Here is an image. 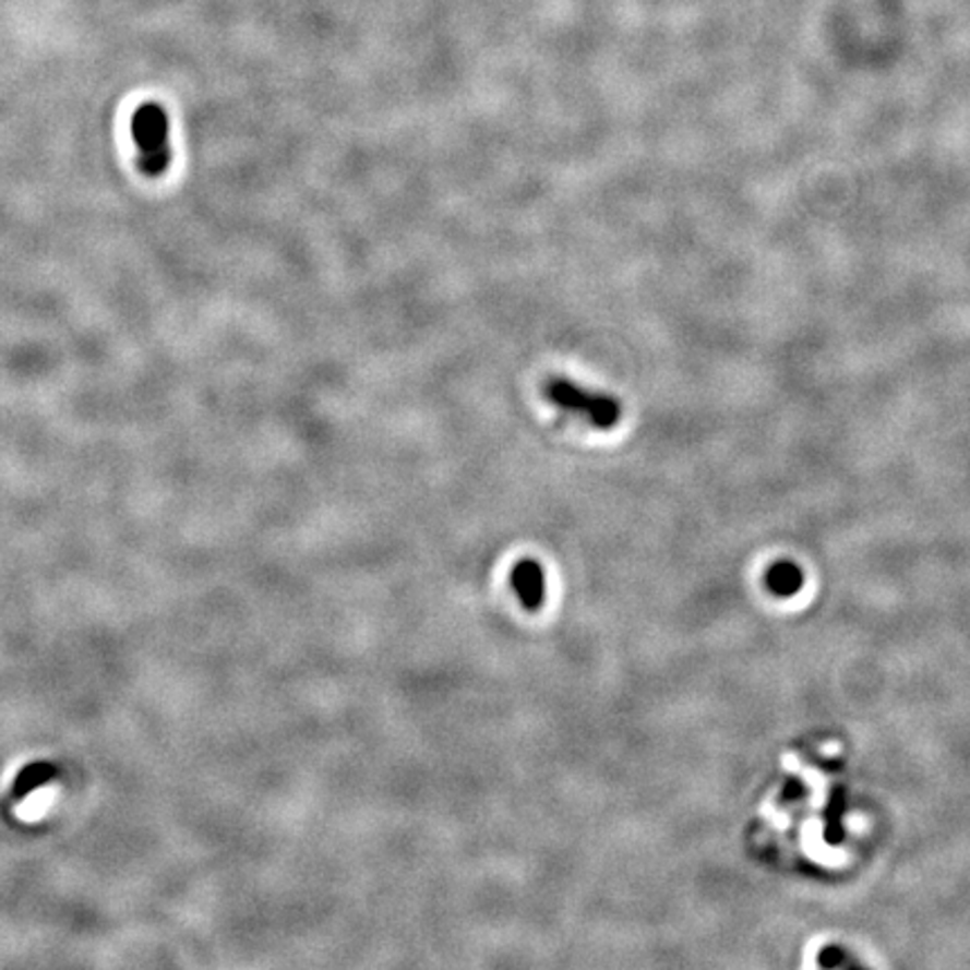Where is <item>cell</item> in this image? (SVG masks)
<instances>
[{
  "label": "cell",
  "mask_w": 970,
  "mask_h": 970,
  "mask_svg": "<svg viewBox=\"0 0 970 970\" xmlns=\"http://www.w3.org/2000/svg\"><path fill=\"white\" fill-rule=\"evenodd\" d=\"M131 135L137 148V169L146 178H163L171 167L169 115L163 104L144 101L131 118Z\"/></svg>",
  "instance_id": "1"
},
{
  "label": "cell",
  "mask_w": 970,
  "mask_h": 970,
  "mask_svg": "<svg viewBox=\"0 0 970 970\" xmlns=\"http://www.w3.org/2000/svg\"><path fill=\"white\" fill-rule=\"evenodd\" d=\"M544 398L560 411L585 418L596 430H613L623 418V403L607 392L587 390L566 375H551L544 382Z\"/></svg>",
  "instance_id": "2"
},
{
  "label": "cell",
  "mask_w": 970,
  "mask_h": 970,
  "mask_svg": "<svg viewBox=\"0 0 970 970\" xmlns=\"http://www.w3.org/2000/svg\"><path fill=\"white\" fill-rule=\"evenodd\" d=\"M511 579H513V589H515L517 598L522 600V604L528 611H535L537 607H541V602H544V594H547V577H544V568H541L539 562H535V560L517 562Z\"/></svg>",
  "instance_id": "3"
},
{
  "label": "cell",
  "mask_w": 970,
  "mask_h": 970,
  "mask_svg": "<svg viewBox=\"0 0 970 970\" xmlns=\"http://www.w3.org/2000/svg\"><path fill=\"white\" fill-rule=\"evenodd\" d=\"M57 778H59V766L57 764H52V762H32V764H27V766H23L19 770V775L12 782L10 795H12L14 802H21L27 795H32L36 789L50 785Z\"/></svg>",
  "instance_id": "4"
},
{
  "label": "cell",
  "mask_w": 970,
  "mask_h": 970,
  "mask_svg": "<svg viewBox=\"0 0 970 970\" xmlns=\"http://www.w3.org/2000/svg\"><path fill=\"white\" fill-rule=\"evenodd\" d=\"M770 589L780 596H793L798 591V587L802 585V575L793 564H780L775 566L768 575Z\"/></svg>",
  "instance_id": "5"
}]
</instances>
